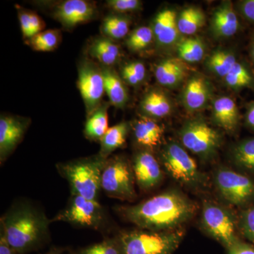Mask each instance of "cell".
<instances>
[{
  "mask_svg": "<svg viewBox=\"0 0 254 254\" xmlns=\"http://www.w3.org/2000/svg\"><path fill=\"white\" fill-rule=\"evenodd\" d=\"M154 38L163 46H171L178 39L177 14L173 9H165L155 16L152 26Z\"/></svg>",
  "mask_w": 254,
  "mask_h": 254,
  "instance_id": "17",
  "label": "cell"
},
{
  "mask_svg": "<svg viewBox=\"0 0 254 254\" xmlns=\"http://www.w3.org/2000/svg\"><path fill=\"white\" fill-rule=\"evenodd\" d=\"M108 5L118 12H128L140 9L141 1L138 0H110L108 1Z\"/></svg>",
  "mask_w": 254,
  "mask_h": 254,
  "instance_id": "37",
  "label": "cell"
},
{
  "mask_svg": "<svg viewBox=\"0 0 254 254\" xmlns=\"http://www.w3.org/2000/svg\"><path fill=\"white\" fill-rule=\"evenodd\" d=\"M49 222L31 207L18 206L1 219L6 240L18 254L36 248L44 239Z\"/></svg>",
  "mask_w": 254,
  "mask_h": 254,
  "instance_id": "2",
  "label": "cell"
},
{
  "mask_svg": "<svg viewBox=\"0 0 254 254\" xmlns=\"http://www.w3.org/2000/svg\"><path fill=\"white\" fill-rule=\"evenodd\" d=\"M237 62L235 53L228 50H218L210 55L206 65L210 71L220 77L225 78Z\"/></svg>",
  "mask_w": 254,
  "mask_h": 254,
  "instance_id": "26",
  "label": "cell"
},
{
  "mask_svg": "<svg viewBox=\"0 0 254 254\" xmlns=\"http://www.w3.org/2000/svg\"><path fill=\"white\" fill-rule=\"evenodd\" d=\"M177 54L180 59L187 63H198L205 55V46L199 38H190L182 40L177 44Z\"/></svg>",
  "mask_w": 254,
  "mask_h": 254,
  "instance_id": "29",
  "label": "cell"
},
{
  "mask_svg": "<svg viewBox=\"0 0 254 254\" xmlns=\"http://www.w3.org/2000/svg\"><path fill=\"white\" fill-rule=\"evenodd\" d=\"M78 85L87 112L91 115L98 108L105 92L103 71L91 64L82 65L79 69Z\"/></svg>",
  "mask_w": 254,
  "mask_h": 254,
  "instance_id": "11",
  "label": "cell"
},
{
  "mask_svg": "<svg viewBox=\"0 0 254 254\" xmlns=\"http://www.w3.org/2000/svg\"><path fill=\"white\" fill-rule=\"evenodd\" d=\"M146 70L144 64L140 62L127 64L123 68L122 75L123 79L128 84L136 86L143 81Z\"/></svg>",
  "mask_w": 254,
  "mask_h": 254,
  "instance_id": "35",
  "label": "cell"
},
{
  "mask_svg": "<svg viewBox=\"0 0 254 254\" xmlns=\"http://www.w3.org/2000/svg\"><path fill=\"white\" fill-rule=\"evenodd\" d=\"M78 254H124L120 239L103 241L81 250Z\"/></svg>",
  "mask_w": 254,
  "mask_h": 254,
  "instance_id": "36",
  "label": "cell"
},
{
  "mask_svg": "<svg viewBox=\"0 0 254 254\" xmlns=\"http://www.w3.org/2000/svg\"><path fill=\"white\" fill-rule=\"evenodd\" d=\"M134 136L138 144L146 148L158 146L163 138V129L152 118H141L134 125Z\"/></svg>",
  "mask_w": 254,
  "mask_h": 254,
  "instance_id": "19",
  "label": "cell"
},
{
  "mask_svg": "<svg viewBox=\"0 0 254 254\" xmlns=\"http://www.w3.org/2000/svg\"><path fill=\"white\" fill-rule=\"evenodd\" d=\"M180 230L134 231L120 236L124 254H172L183 238Z\"/></svg>",
  "mask_w": 254,
  "mask_h": 254,
  "instance_id": "4",
  "label": "cell"
},
{
  "mask_svg": "<svg viewBox=\"0 0 254 254\" xmlns=\"http://www.w3.org/2000/svg\"><path fill=\"white\" fill-rule=\"evenodd\" d=\"M128 18L120 16H109L105 18L102 25V31L110 38L120 40L125 38L129 31Z\"/></svg>",
  "mask_w": 254,
  "mask_h": 254,
  "instance_id": "31",
  "label": "cell"
},
{
  "mask_svg": "<svg viewBox=\"0 0 254 254\" xmlns=\"http://www.w3.org/2000/svg\"><path fill=\"white\" fill-rule=\"evenodd\" d=\"M202 222L207 232L227 250L240 240L237 235L238 222L221 206L205 203L202 212Z\"/></svg>",
  "mask_w": 254,
  "mask_h": 254,
  "instance_id": "9",
  "label": "cell"
},
{
  "mask_svg": "<svg viewBox=\"0 0 254 254\" xmlns=\"http://www.w3.org/2000/svg\"><path fill=\"white\" fill-rule=\"evenodd\" d=\"M153 38L152 28L142 26L132 32L127 40V45L132 51H141L150 46Z\"/></svg>",
  "mask_w": 254,
  "mask_h": 254,
  "instance_id": "33",
  "label": "cell"
},
{
  "mask_svg": "<svg viewBox=\"0 0 254 254\" xmlns=\"http://www.w3.org/2000/svg\"><path fill=\"white\" fill-rule=\"evenodd\" d=\"M95 8L91 3L84 0H67L57 8L55 17L66 27H73L78 23L92 19Z\"/></svg>",
  "mask_w": 254,
  "mask_h": 254,
  "instance_id": "14",
  "label": "cell"
},
{
  "mask_svg": "<svg viewBox=\"0 0 254 254\" xmlns=\"http://www.w3.org/2000/svg\"><path fill=\"white\" fill-rule=\"evenodd\" d=\"M103 211L96 200L73 195L67 208L55 217L53 221H64L84 227H96L103 220Z\"/></svg>",
  "mask_w": 254,
  "mask_h": 254,
  "instance_id": "10",
  "label": "cell"
},
{
  "mask_svg": "<svg viewBox=\"0 0 254 254\" xmlns=\"http://www.w3.org/2000/svg\"><path fill=\"white\" fill-rule=\"evenodd\" d=\"M154 73L160 84L173 87L178 85L184 79L186 75V68L179 60L166 59L157 64Z\"/></svg>",
  "mask_w": 254,
  "mask_h": 254,
  "instance_id": "20",
  "label": "cell"
},
{
  "mask_svg": "<svg viewBox=\"0 0 254 254\" xmlns=\"http://www.w3.org/2000/svg\"><path fill=\"white\" fill-rule=\"evenodd\" d=\"M105 81V91L112 104L117 108H123L128 100V93L121 78L109 68L103 71Z\"/></svg>",
  "mask_w": 254,
  "mask_h": 254,
  "instance_id": "22",
  "label": "cell"
},
{
  "mask_svg": "<svg viewBox=\"0 0 254 254\" xmlns=\"http://www.w3.org/2000/svg\"><path fill=\"white\" fill-rule=\"evenodd\" d=\"M245 119L246 126L254 132V100L247 105Z\"/></svg>",
  "mask_w": 254,
  "mask_h": 254,
  "instance_id": "42",
  "label": "cell"
},
{
  "mask_svg": "<svg viewBox=\"0 0 254 254\" xmlns=\"http://www.w3.org/2000/svg\"><path fill=\"white\" fill-rule=\"evenodd\" d=\"M211 95V87L206 78L195 75L187 82L182 93V101L188 111L203 109L208 103Z\"/></svg>",
  "mask_w": 254,
  "mask_h": 254,
  "instance_id": "15",
  "label": "cell"
},
{
  "mask_svg": "<svg viewBox=\"0 0 254 254\" xmlns=\"http://www.w3.org/2000/svg\"><path fill=\"white\" fill-rule=\"evenodd\" d=\"M61 253H60V251H58V250H52V251H50V252H48V253H47L46 254H60Z\"/></svg>",
  "mask_w": 254,
  "mask_h": 254,
  "instance_id": "45",
  "label": "cell"
},
{
  "mask_svg": "<svg viewBox=\"0 0 254 254\" xmlns=\"http://www.w3.org/2000/svg\"><path fill=\"white\" fill-rule=\"evenodd\" d=\"M161 162L165 171L180 183L196 186L202 181L195 160L175 142L168 143L162 150Z\"/></svg>",
  "mask_w": 254,
  "mask_h": 254,
  "instance_id": "6",
  "label": "cell"
},
{
  "mask_svg": "<svg viewBox=\"0 0 254 254\" xmlns=\"http://www.w3.org/2000/svg\"><path fill=\"white\" fill-rule=\"evenodd\" d=\"M134 174L129 165L122 158L107 161L102 173L101 188L110 196L131 199L136 196Z\"/></svg>",
  "mask_w": 254,
  "mask_h": 254,
  "instance_id": "7",
  "label": "cell"
},
{
  "mask_svg": "<svg viewBox=\"0 0 254 254\" xmlns=\"http://www.w3.org/2000/svg\"><path fill=\"white\" fill-rule=\"evenodd\" d=\"M197 207L175 190L164 192L138 204L121 209L128 221L150 231H166L188 221Z\"/></svg>",
  "mask_w": 254,
  "mask_h": 254,
  "instance_id": "1",
  "label": "cell"
},
{
  "mask_svg": "<svg viewBox=\"0 0 254 254\" xmlns=\"http://www.w3.org/2000/svg\"><path fill=\"white\" fill-rule=\"evenodd\" d=\"M60 41V34L55 30L41 32L30 40V44L37 51L49 52L58 47Z\"/></svg>",
  "mask_w": 254,
  "mask_h": 254,
  "instance_id": "32",
  "label": "cell"
},
{
  "mask_svg": "<svg viewBox=\"0 0 254 254\" xmlns=\"http://www.w3.org/2000/svg\"><path fill=\"white\" fill-rule=\"evenodd\" d=\"M232 158L242 173L254 178V136L238 142L232 148Z\"/></svg>",
  "mask_w": 254,
  "mask_h": 254,
  "instance_id": "21",
  "label": "cell"
},
{
  "mask_svg": "<svg viewBox=\"0 0 254 254\" xmlns=\"http://www.w3.org/2000/svg\"><path fill=\"white\" fill-rule=\"evenodd\" d=\"M250 56L251 60L254 65V31L251 38L250 45Z\"/></svg>",
  "mask_w": 254,
  "mask_h": 254,
  "instance_id": "44",
  "label": "cell"
},
{
  "mask_svg": "<svg viewBox=\"0 0 254 254\" xmlns=\"http://www.w3.org/2000/svg\"><path fill=\"white\" fill-rule=\"evenodd\" d=\"M240 24L232 2L222 3L214 11L211 20V31L218 38H230L236 34Z\"/></svg>",
  "mask_w": 254,
  "mask_h": 254,
  "instance_id": "16",
  "label": "cell"
},
{
  "mask_svg": "<svg viewBox=\"0 0 254 254\" xmlns=\"http://www.w3.org/2000/svg\"><path fill=\"white\" fill-rule=\"evenodd\" d=\"M108 128V115L107 108L103 107L95 110L87 120L85 133L91 139H101Z\"/></svg>",
  "mask_w": 254,
  "mask_h": 254,
  "instance_id": "30",
  "label": "cell"
},
{
  "mask_svg": "<svg viewBox=\"0 0 254 254\" xmlns=\"http://www.w3.org/2000/svg\"><path fill=\"white\" fill-rule=\"evenodd\" d=\"M204 13L199 8L190 6L180 13L177 18L179 31L184 35H193L204 26Z\"/></svg>",
  "mask_w": 254,
  "mask_h": 254,
  "instance_id": "25",
  "label": "cell"
},
{
  "mask_svg": "<svg viewBox=\"0 0 254 254\" xmlns=\"http://www.w3.org/2000/svg\"><path fill=\"white\" fill-rule=\"evenodd\" d=\"M224 78L227 86L232 89L250 88L254 90V73L245 64L237 62Z\"/></svg>",
  "mask_w": 254,
  "mask_h": 254,
  "instance_id": "27",
  "label": "cell"
},
{
  "mask_svg": "<svg viewBox=\"0 0 254 254\" xmlns=\"http://www.w3.org/2000/svg\"><path fill=\"white\" fill-rule=\"evenodd\" d=\"M106 159L95 158L71 162L60 165V172L66 177L73 195L96 200L101 188V177Z\"/></svg>",
  "mask_w": 254,
  "mask_h": 254,
  "instance_id": "3",
  "label": "cell"
},
{
  "mask_svg": "<svg viewBox=\"0 0 254 254\" xmlns=\"http://www.w3.org/2000/svg\"><path fill=\"white\" fill-rule=\"evenodd\" d=\"M45 27L44 23L41 18L36 14H30V33L31 38L36 36L38 33H41L42 29Z\"/></svg>",
  "mask_w": 254,
  "mask_h": 254,
  "instance_id": "40",
  "label": "cell"
},
{
  "mask_svg": "<svg viewBox=\"0 0 254 254\" xmlns=\"http://www.w3.org/2000/svg\"><path fill=\"white\" fill-rule=\"evenodd\" d=\"M237 222L241 234L254 246V204L242 209Z\"/></svg>",
  "mask_w": 254,
  "mask_h": 254,
  "instance_id": "34",
  "label": "cell"
},
{
  "mask_svg": "<svg viewBox=\"0 0 254 254\" xmlns=\"http://www.w3.org/2000/svg\"><path fill=\"white\" fill-rule=\"evenodd\" d=\"M141 108L150 118H163L171 112V103L163 92L153 91L145 95L142 100Z\"/></svg>",
  "mask_w": 254,
  "mask_h": 254,
  "instance_id": "23",
  "label": "cell"
},
{
  "mask_svg": "<svg viewBox=\"0 0 254 254\" xmlns=\"http://www.w3.org/2000/svg\"><path fill=\"white\" fill-rule=\"evenodd\" d=\"M30 14L31 13H21L19 15L20 24L23 36L26 38H31L30 33Z\"/></svg>",
  "mask_w": 254,
  "mask_h": 254,
  "instance_id": "43",
  "label": "cell"
},
{
  "mask_svg": "<svg viewBox=\"0 0 254 254\" xmlns=\"http://www.w3.org/2000/svg\"><path fill=\"white\" fill-rule=\"evenodd\" d=\"M128 127L126 123H122L110 127L100 139V156L106 159L114 150L123 146L126 141Z\"/></svg>",
  "mask_w": 254,
  "mask_h": 254,
  "instance_id": "24",
  "label": "cell"
},
{
  "mask_svg": "<svg viewBox=\"0 0 254 254\" xmlns=\"http://www.w3.org/2000/svg\"><path fill=\"white\" fill-rule=\"evenodd\" d=\"M133 169L135 180L143 190L156 186L163 178L160 164L149 152H141L136 155Z\"/></svg>",
  "mask_w": 254,
  "mask_h": 254,
  "instance_id": "12",
  "label": "cell"
},
{
  "mask_svg": "<svg viewBox=\"0 0 254 254\" xmlns=\"http://www.w3.org/2000/svg\"><path fill=\"white\" fill-rule=\"evenodd\" d=\"M214 121L227 131H234L240 122L238 107L235 100L230 97L222 96L217 98L213 103Z\"/></svg>",
  "mask_w": 254,
  "mask_h": 254,
  "instance_id": "18",
  "label": "cell"
},
{
  "mask_svg": "<svg viewBox=\"0 0 254 254\" xmlns=\"http://www.w3.org/2000/svg\"><path fill=\"white\" fill-rule=\"evenodd\" d=\"M91 56L103 64L110 66L118 61L120 48L108 38H101L93 43L90 49Z\"/></svg>",
  "mask_w": 254,
  "mask_h": 254,
  "instance_id": "28",
  "label": "cell"
},
{
  "mask_svg": "<svg viewBox=\"0 0 254 254\" xmlns=\"http://www.w3.org/2000/svg\"><path fill=\"white\" fill-rule=\"evenodd\" d=\"M215 185L229 203L242 208L254 204V178L243 173L220 169L215 173Z\"/></svg>",
  "mask_w": 254,
  "mask_h": 254,
  "instance_id": "5",
  "label": "cell"
},
{
  "mask_svg": "<svg viewBox=\"0 0 254 254\" xmlns=\"http://www.w3.org/2000/svg\"><path fill=\"white\" fill-rule=\"evenodd\" d=\"M182 144L200 157L213 155L221 144V136L216 130L201 120L188 122L180 131Z\"/></svg>",
  "mask_w": 254,
  "mask_h": 254,
  "instance_id": "8",
  "label": "cell"
},
{
  "mask_svg": "<svg viewBox=\"0 0 254 254\" xmlns=\"http://www.w3.org/2000/svg\"><path fill=\"white\" fill-rule=\"evenodd\" d=\"M240 14L249 22L254 23V0H245L238 4Z\"/></svg>",
  "mask_w": 254,
  "mask_h": 254,
  "instance_id": "38",
  "label": "cell"
},
{
  "mask_svg": "<svg viewBox=\"0 0 254 254\" xmlns=\"http://www.w3.org/2000/svg\"><path fill=\"white\" fill-rule=\"evenodd\" d=\"M0 254H18L6 240L2 229L0 230Z\"/></svg>",
  "mask_w": 254,
  "mask_h": 254,
  "instance_id": "41",
  "label": "cell"
},
{
  "mask_svg": "<svg viewBox=\"0 0 254 254\" xmlns=\"http://www.w3.org/2000/svg\"><path fill=\"white\" fill-rule=\"evenodd\" d=\"M28 125L14 117L0 119V158L2 163L22 139Z\"/></svg>",
  "mask_w": 254,
  "mask_h": 254,
  "instance_id": "13",
  "label": "cell"
},
{
  "mask_svg": "<svg viewBox=\"0 0 254 254\" xmlns=\"http://www.w3.org/2000/svg\"><path fill=\"white\" fill-rule=\"evenodd\" d=\"M227 250L229 254H254V246L240 240Z\"/></svg>",
  "mask_w": 254,
  "mask_h": 254,
  "instance_id": "39",
  "label": "cell"
}]
</instances>
